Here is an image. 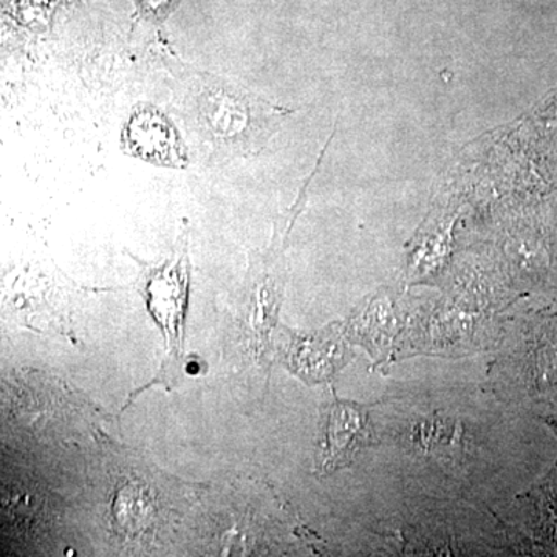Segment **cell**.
<instances>
[{
	"instance_id": "1",
	"label": "cell",
	"mask_w": 557,
	"mask_h": 557,
	"mask_svg": "<svg viewBox=\"0 0 557 557\" xmlns=\"http://www.w3.org/2000/svg\"><path fill=\"white\" fill-rule=\"evenodd\" d=\"M168 64L185 87L201 135L220 152L252 153L262 149L282 120L293 113L222 76L178 60Z\"/></svg>"
},
{
	"instance_id": "2",
	"label": "cell",
	"mask_w": 557,
	"mask_h": 557,
	"mask_svg": "<svg viewBox=\"0 0 557 557\" xmlns=\"http://www.w3.org/2000/svg\"><path fill=\"white\" fill-rule=\"evenodd\" d=\"M121 149L127 156L164 168H186L188 149L170 116L156 106H135L121 131Z\"/></svg>"
},
{
	"instance_id": "3",
	"label": "cell",
	"mask_w": 557,
	"mask_h": 557,
	"mask_svg": "<svg viewBox=\"0 0 557 557\" xmlns=\"http://www.w3.org/2000/svg\"><path fill=\"white\" fill-rule=\"evenodd\" d=\"M366 438H368V423L362 413L351 406H335L329 418L325 467L343 461Z\"/></svg>"
},
{
	"instance_id": "4",
	"label": "cell",
	"mask_w": 557,
	"mask_h": 557,
	"mask_svg": "<svg viewBox=\"0 0 557 557\" xmlns=\"http://www.w3.org/2000/svg\"><path fill=\"white\" fill-rule=\"evenodd\" d=\"M172 0H138L143 11L153 17H164L170 11Z\"/></svg>"
}]
</instances>
